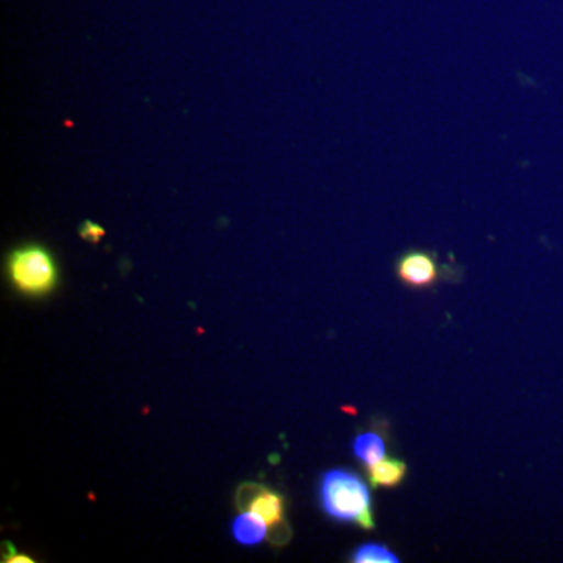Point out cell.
Wrapping results in <instances>:
<instances>
[{"label": "cell", "instance_id": "cell-7", "mask_svg": "<svg viewBox=\"0 0 563 563\" xmlns=\"http://www.w3.org/2000/svg\"><path fill=\"white\" fill-rule=\"evenodd\" d=\"M354 454L366 466L379 462L385 455V442L383 437L374 432H366L354 440Z\"/></svg>", "mask_w": 563, "mask_h": 563}, {"label": "cell", "instance_id": "cell-1", "mask_svg": "<svg viewBox=\"0 0 563 563\" xmlns=\"http://www.w3.org/2000/svg\"><path fill=\"white\" fill-rule=\"evenodd\" d=\"M322 509L339 521H354L366 531L374 529L372 495L357 474L332 470L322 476Z\"/></svg>", "mask_w": 563, "mask_h": 563}, {"label": "cell", "instance_id": "cell-4", "mask_svg": "<svg viewBox=\"0 0 563 563\" xmlns=\"http://www.w3.org/2000/svg\"><path fill=\"white\" fill-rule=\"evenodd\" d=\"M396 276L407 287L429 288L442 279L443 268L431 252L409 251L396 262Z\"/></svg>", "mask_w": 563, "mask_h": 563}, {"label": "cell", "instance_id": "cell-3", "mask_svg": "<svg viewBox=\"0 0 563 563\" xmlns=\"http://www.w3.org/2000/svg\"><path fill=\"white\" fill-rule=\"evenodd\" d=\"M239 506L243 512L261 515L274 533H279L282 542L290 537L287 521H285V504L279 493L268 490L262 485L246 484L240 488Z\"/></svg>", "mask_w": 563, "mask_h": 563}, {"label": "cell", "instance_id": "cell-6", "mask_svg": "<svg viewBox=\"0 0 563 563\" xmlns=\"http://www.w3.org/2000/svg\"><path fill=\"white\" fill-rule=\"evenodd\" d=\"M233 537L242 544H257L265 540L268 525L261 515L243 512L233 521Z\"/></svg>", "mask_w": 563, "mask_h": 563}, {"label": "cell", "instance_id": "cell-5", "mask_svg": "<svg viewBox=\"0 0 563 563\" xmlns=\"http://www.w3.org/2000/svg\"><path fill=\"white\" fill-rule=\"evenodd\" d=\"M407 474L406 462L399 459H380L379 462L368 466V479L373 487H396L402 483Z\"/></svg>", "mask_w": 563, "mask_h": 563}, {"label": "cell", "instance_id": "cell-2", "mask_svg": "<svg viewBox=\"0 0 563 563\" xmlns=\"http://www.w3.org/2000/svg\"><path fill=\"white\" fill-rule=\"evenodd\" d=\"M9 276L24 295L43 296L57 285L58 269L49 251L38 244H29L10 255Z\"/></svg>", "mask_w": 563, "mask_h": 563}, {"label": "cell", "instance_id": "cell-9", "mask_svg": "<svg viewBox=\"0 0 563 563\" xmlns=\"http://www.w3.org/2000/svg\"><path fill=\"white\" fill-rule=\"evenodd\" d=\"M80 235L84 236L85 240H90L92 243H98L99 240L106 235V231L101 228V225L95 224V222L87 221L84 222V225L80 228Z\"/></svg>", "mask_w": 563, "mask_h": 563}, {"label": "cell", "instance_id": "cell-8", "mask_svg": "<svg viewBox=\"0 0 563 563\" xmlns=\"http://www.w3.org/2000/svg\"><path fill=\"white\" fill-rule=\"evenodd\" d=\"M355 563H398V555L379 543H365L352 555Z\"/></svg>", "mask_w": 563, "mask_h": 563}, {"label": "cell", "instance_id": "cell-10", "mask_svg": "<svg viewBox=\"0 0 563 563\" xmlns=\"http://www.w3.org/2000/svg\"><path fill=\"white\" fill-rule=\"evenodd\" d=\"M7 550V554H3V562L7 563H33V559L29 555L20 554L14 551V547L11 543L3 544Z\"/></svg>", "mask_w": 563, "mask_h": 563}]
</instances>
